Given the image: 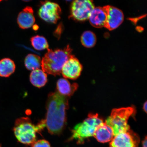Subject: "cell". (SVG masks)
I'll list each match as a JSON object with an SVG mask.
<instances>
[{
    "mask_svg": "<svg viewBox=\"0 0 147 147\" xmlns=\"http://www.w3.org/2000/svg\"><path fill=\"white\" fill-rule=\"evenodd\" d=\"M68 97L62 96L56 91L48 96L45 119L46 127L52 135H60L67 124L66 111L69 107Z\"/></svg>",
    "mask_w": 147,
    "mask_h": 147,
    "instance_id": "obj_1",
    "label": "cell"
},
{
    "mask_svg": "<svg viewBox=\"0 0 147 147\" xmlns=\"http://www.w3.org/2000/svg\"><path fill=\"white\" fill-rule=\"evenodd\" d=\"M72 51L69 45L63 49H48L42 59V70L55 76L60 75L64 64L72 56Z\"/></svg>",
    "mask_w": 147,
    "mask_h": 147,
    "instance_id": "obj_2",
    "label": "cell"
},
{
    "mask_svg": "<svg viewBox=\"0 0 147 147\" xmlns=\"http://www.w3.org/2000/svg\"><path fill=\"white\" fill-rule=\"evenodd\" d=\"M46 127L45 119L34 124L30 118L22 117L16 119L13 131L18 142L25 145H31L36 141V134H40Z\"/></svg>",
    "mask_w": 147,
    "mask_h": 147,
    "instance_id": "obj_3",
    "label": "cell"
},
{
    "mask_svg": "<svg viewBox=\"0 0 147 147\" xmlns=\"http://www.w3.org/2000/svg\"><path fill=\"white\" fill-rule=\"evenodd\" d=\"M103 122L97 114H90L83 122L76 125L71 130V136L69 141L76 140L81 144L88 138L93 136L99 125Z\"/></svg>",
    "mask_w": 147,
    "mask_h": 147,
    "instance_id": "obj_4",
    "label": "cell"
},
{
    "mask_svg": "<svg viewBox=\"0 0 147 147\" xmlns=\"http://www.w3.org/2000/svg\"><path fill=\"white\" fill-rule=\"evenodd\" d=\"M134 107L122 108L112 110L111 114L106 119L105 123L113 129L114 137L117 134L130 129L128 124L129 117L135 114Z\"/></svg>",
    "mask_w": 147,
    "mask_h": 147,
    "instance_id": "obj_5",
    "label": "cell"
},
{
    "mask_svg": "<svg viewBox=\"0 0 147 147\" xmlns=\"http://www.w3.org/2000/svg\"><path fill=\"white\" fill-rule=\"evenodd\" d=\"M94 8L93 1L89 0H76L71 3V16L77 21L83 22L89 19Z\"/></svg>",
    "mask_w": 147,
    "mask_h": 147,
    "instance_id": "obj_6",
    "label": "cell"
},
{
    "mask_svg": "<svg viewBox=\"0 0 147 147\" xmlns=\"http://www.w3.org/2000/svg\"><path fill=\"white\" fill-rule=\"evenodd\" d=\"M38 11V16L42 19L49 23L55 24L60 19L61 9L55 3L46 1L42 2Z\"/></svg>",
    "mask_w": 147,
    "mask_h": 147,
    "instance_id": "obj_7",
    "label": "cell"
},
{
    "mask_svg": "<svg viewBox=\"0 0 147 147\" xmlns=\"http://www.w3.org/2000/svg\"><path fill=\"white\" fill-rule=\"evenodd\" d=\"M139 137L130 128L115 136L110 143L109 147H138Z\"/></svg>",
    "mask_w": 147,
    "mask_h": 147,
    "instance_id": "obj_8",
    "label": "cell"
},
{
    "mask_svg": "<svg viewBox=\"0 0 147 147\" xmlns=\"http://www.w3.org/2000/svg\"><path fill=\"white\" fill-rule=\"evenodd\" d=\"M107 15V20L104 27L110 30L117 28L123 23L124 14L120 9L108 5L103 7Z\"/></svg>",
    "mask_w": 147,
    "mask_h": 147,
    "instance_id": "obj_9",
    "label": "cell"
},
{
    "mask_svg": "<svg viewBox=\"0 0 147 147\" xmlns=\"http://www.w3.org/2000/svg\"><path fill=\"white\" fill-rule=\"evenodd\" d=\"M82 66L79 60L72 55L64 64L61 74L64 78L74 80L80 76Z\"/></svg>",
    "mask_w": 147,
    "mask_h": 147,
    "instance_id": "obj_10",
    "label": "cell"
},
{
    "mask_svg": "<svg viewBox=\"0 0 147 147\" xmlns=\"http://www.w3.org/2000/svg\"><path fill=\"white\" fill-rule=\"evenodd\" d=\"M35 22L34 10L32 7H27L20 13L17 18L19 27L22 29L30 28Z\"/></svg>",
    "mask_w": 147,
    "mask_h": 147,
    "instance_id": "obj_11",
    "label": "cell"
},
{
    "mask_svg": "<svg viewBox=\"0 0 147 147\" xmlns=\"http://www.w3.org/2000/svg\"><path fill=\"white\" fill-rule=\"evenodd\" d=\"M94 137L99 142L105 143L110 142L114 137L113 129L103 122L97 127L94 134Z\"/></svg>",
    "mask_w": 147,
    "mask_h": 147,
    "instance_id": "obj_12",
    "label": "cell"
},
{
    "mask_svg": "<svg viewBox=\"0 0 147 147\" xmlns=\"http://www.w3.org/2000/svg\"><path fill=\"white\" fill-rule=\"evenodd\" d=\"M90 23L93 26L100 28L105 26L107 15L103 8L96 7L92 11L89 18Z\"/></svg>",
    "mask_w": 147,
    "mask_h": 147,
    "instance_id": "obj_13",
    "label": "cell"
},
{
    "mask_svg": "<svg viewBox=\"0 0 147 147\" xmlns=\"http://www.w3.org/2000/svg\"><path fill=\"white\" fill-rule=\"evenodd\" d=\"M78 87L76 83L71 84L65 78H60L57 83V91L62 96L69 98L72 96Z\"/></svg>",
    "mask_w": 147,
    "mask_h": 147,
    "instance_id": "obj_14",
    "label": "cell"
},
{
    "mask_svg": "<svg viewBox=\"0 0 147 147\" xmlns=\"http://www.w3.org/2000/svg\"><path fill=\"white\" fill-rule=\"evenodd\" d=\"M30 81L33 85L38 88H41L45 85L47 81V73L39 69L34 70L31 72Z\"/></svg>",
    "mask_w": 147,
    "mask_h": 147,
    "instance_id": "obj_15",
    "label": "cell"
},
{
    "mask_svg": "<svg viewBox=\"0 0 147 147\" xmlns=\"http://www.w3.org/2000/svg\"><path fill=\"white\" fill-rule=\"evenodd\" d=\"M16 65L12 60L5 58L0 60V77L8 78L15 71Z\"/></svg>",
    "mask_w": 147,
    "mask_h": 147,
    "instance_id": "obj_16",
    "label": "cell"
},
{
    "mask_svg": "<svg viewBox=\"0 0 147 147\" xmlns=\"http://www.w3.org/2000/svg\"><path fill=\"white\" fill-rule=\"evenodd\" d=\"M42 59L40 57L34 54L27 55L25 59V67L29 70L34 71L41 67Z\"/></svg>",
    "mask_w": 147,
    "mask_h": 147,
    "instance_id": "obj_17",
    "label": "cell"
},
{
    "mask_svg": "<svg viewBox=\"0 0 147 147\" xmlns=\"http://www.w3.org/2000/svg\"><path fill=\"white\" fill-rule=\"evenodd\" d=\"M81 41L82 45L84 47L89 48L93 47L96 43V35L91 31H86L82 35Z\"/></svg>",
    "mask_w": 147,
    "mask_h": 147,
    "instance_id": "obj_18",
    "label": "cell"
},
{
    "mask_svg": "<svg viewBox=\"0 0 147 147\" xmlns=\"http://www.w3.org/2000/svg\"><path fill=\"white\" fill-rule=\"evenodd\" d=\"M30 41L32 47L37 50L49 49L48 43L47 39L43 36L37 35L33 36L31 38Z\"/></svg>",
    "mask_w": 147,
    "mask_h": 147,
    "instance_id": "obj_19",
    "label": "cell"
},
{
    "mask_svg": "<svg viewBox=\"0 0 147 147\" xmlns=\"http://www.w3.org/2000/svg\"><path fill=\"white\" fill-rule=\"evenodd\" d=\"M32 147H51L50 143L45 140L36 141L32 145Z\"/></svg>",
    "mask_w": 147,
    "mask_h": 147,
    "instance_id": "obj_20",
    "label": "cell"
},
{
    "mask_svg": "<svg viewBox=\"0 0 147 147\" xmlns=\"http://www.w3.org/2000/svg\"><path fill=\"white\" fill-rule=\"evenodd\" d=\"M147 137H145V138L142 141V144L143 147H147Z\"/></svg>",
    "mask_w": 147,
    "mask_h": 147,
    "instance_id": "obj_21",
    "label": "cell"
},
{
    "mask_svg": "<svg viewBox=\"0 0 147 147\" xmlns=\"http://www.w3.org/2000/svg\"><path fill=\"white\" fill-rule=\"evenodd\" d=\"M147 102H145L144 103V105H143V109L144 110V111L146 112V113H147Z\"/></svg>",
    "mask_w": 147,
    "mask_h": 147,
    "instance_id": "obj_22",
    "label": "cell"
}]
</instances>
